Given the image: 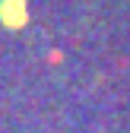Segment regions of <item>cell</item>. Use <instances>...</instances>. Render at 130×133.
<instances>
[{
    "instance_id": "obj_1",
    "label": "cell",
    "mask_w": 130,
    "mask_h": 133,
    "mask_svg": "<svg viewBox=\"0 0 130 133\" xmlns=\"http://www.w3.org/2000/svg\"><path fill=\"white\" fill-rule=\"evenodd\" d=\"M0 19H3L10 29L25 22V0H3L0 3Z\"/></svg>"
}]
</instances>
